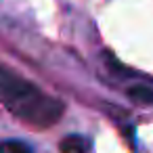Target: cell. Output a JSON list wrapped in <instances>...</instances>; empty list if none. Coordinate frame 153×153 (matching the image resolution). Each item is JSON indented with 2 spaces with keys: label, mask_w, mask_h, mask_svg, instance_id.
Returning a JSON list of instances; mask_svg holds the SVG:
<instances>
[{
  "label": "cell",
  "mask_w": 153,
  "mask_h": 153,
  "mask_svg": "<svg viewBox=\"0 0 153 153\" xmlns=\"http://www.w3.org/2000/svg\"><path fill=\"white\" fill-rule=\"evenodd\" d=\"M107 65H109V69L113 71V74H117V76H134V71H130V69H126L115 57H111V55H107Z\"/></svg>",
  "instance_id": "obj_5"
},
{
  "label": "cell",
  "mask_w": 153,
  "mask_h": 153,
  "mask_svg": "<svg viewBox=\"0 0 153 153\" xmlns=\"http://www.w3.org/2000/svg\"><path fill=\"white\" fill-rule=\"evenodd\" d=\"M0 103L25 124L46 128L59 122L65 105L42 92L36 84L23 80L15 71L0 65Z\"/></svg>",
  "instance_id": "obj_1"
},
{
  "label": "cell",
  "mask_w": 153,
  "mask_h": 153,
  "mask_svg": "<svg viewBox=\"0 0 153 153\" xmlns=\"http://www.w3.org/2000/svg\"><path fill=\"white\" fill-rule=\"evenodd\" d=\"M0 153H32V149L23 140H2L0 143Z\"/></svg>",
  "instance_id": "obj_4"
},
{
  "label": "cell",
  "mask_w": 153,
  "mask_h": 153,
  "mask_svg": "<svg viewBox=\"0 0 153 153\" xmlns=\"http://www.w3.org/2000/svg\"><path fill=\"white\" fill-rule=\"evenodd\" d=\"M128 97H130L132 101H136V103L153 105V88H151V86H143V84L132 86V88H128Z\"/></svg>",
  "instance_id": "obj_3"
},
{
  "label": "cell",
  "mask_w": 153,
  "mask_h": 153,
  "mask_svg": "<svg viewBox=\"0 0 153 153\" xmlns=\"http://www.w3.org/2000/svg\"><path fill=\"white\" fill-rule=\"evenodd\" d=\"M59 149H61V153H88L90 140L82 134H69L61 140Z\"/></svg>",
  "instance_id": "obj_2"
}]
</instances>
